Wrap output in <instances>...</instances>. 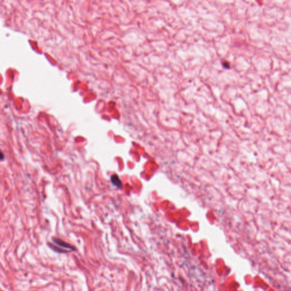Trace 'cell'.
Returning <instances> with one entry per match:
<instances>
[{
  "mask_svg": "<svg viewBox=\"0 0 291 291\" xmlns=\"http://www.w3.org/2000/svg\"><path fill=\"white\" fill-rule=\"evenodd\" d=\"M111 181L112 183L118 188L122 186V182L117 175H114L111 176Z\"/></svg>",
  "mask_w": 291,
  "mask_h": 291,
  "instance_id": "cell-1",
  "label": "cell"
},
{
  "mask_svg": "<svg viewBox=\"0 0 291 291\" xmlns=\"http://www.w3.org/2000/svg\"><path fill=\"white\" fill-rule=\"evenodd\" d=\"M54 241L55 243H56L57 245L60 246H63L65 248H67V249H71V246L69 245H68L67 243H66V242H63V240H61L59 239H57V238H54Z\"/></svg>",
  "mask_w": 291,
  "mask_h": 291,
  "instance_id": "cell-2",
  "label": "cell"
},
{
  "mask_svg": "<svg viewBox=\"0 0 291 291\" xmlns=\"http://www.w3.org/2000/svg\"><path fill=\"white\" fill-rule=\"evenodd\" d=\"M4 158V156L3 155V154L0 151V160H2Z\"/></svg>",
  "mask_w": 291,
  "mask_h": 291,
  "instance_id": "cell-3",
  "label": "cell"
}]
</instances>
